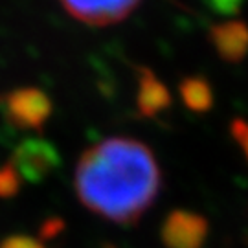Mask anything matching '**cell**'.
I'll list each match as a JSON object with an SVG mask.
<instances>
[{
  "label": "cell",
  "instance_id": "obj_1",
  "mask_svg": "<svg viewBox=\"0 0 248 248\" xmlns=\"http://www.w3.org/2000/svg\"><path fill=\"white\" fill-rule=\"evenodd\" d=\"M74 186L89 212L114 224H136L158 199L162 173L143 142L112 136L85 149Z\"/></svg>",
  "mask_w": 248,
  "mask_h": 248
},
{
  "label": "cell",
  "instance_id": "obj_2",
  "mask_svg": "<svg viewBox=\"0 0 248 248\" xmlns=\"http://www.w3.org/2000/svg\"><path fill=\"white\" fill-rule=\"evenodd\" d=\"M0 105L9 124L26 131H41L53 110L50 96L37 87L9 90L0 98Z\"/></svg>",
  "mask_w": 248,
  "mask_h": 248
},
{
  "label": "cell",
  "instance_id": "obj_3",
  "mask_svg": "<svg viewBox=\"0 0 248 248\" xmlns=\"http://www.w3.org/2000/svg\"><path fill=\"white\" fill-rule=\"evenodd\" d=\"M22 180L39 184L52 175L61 164V155L45 138H26L18 143L9 160Z\"/></svg>",
  "mask_w": 248,
  "mask_h": 248
},
{
  "label": "cell",
  "instance_id": "obj_4",
  "mask_svg": "<svg viewBox=\"0 0 248 248\" xmlns=\"http://www.w3.org/2000/svg\"><path fill=\"white\" fill-rule=\"evenodd\" d=\"M142 0H61L64 11L89 26L118 24L140 6Z\"/></svg>",
  "mask_w": 248,
  "mask_h": 248
},
{
  "label": "cell",
  "instance_id": "obj_5",
  "mask_svg": "<svg viewBox=\"0 0 248 248\" xmlns=\"http://www.w3.org/2000/svg\"><path fill=\"white\" fill-rule=\"evenodd\" d=\"M210 224L201 213L173 210L162 222V243L166 248H202Z\"/></svg>",
  "mask_w": 248,
  "mask_h": 248
},
{
  "label": "cell",
  "instance_id": "obj_6",
  "mask_svg": "<svg viewBox=\"0 0 248 248\" xmlns=\"http://www.w3.org/2000/svg\"><path fill=\"white\" fill-rule=\"evenodd\" d=\"M208 39L222 61L235 64L248 55V24L239 18L213 24L208 31Z\"/></svg>",
  "mask_w": 248,
  "mask_h": 248
},
{
  "label": "cell",
  "instance_id": "obj_7",
  "mask_svg": "<svg viewBox=\"0 0 248 248\" xmlns=\"http://www.w3.org/2000/svg\"><path fill=\"white\" fill-rule=\"evenodd\" d=\"M171 107V92L147 66H136V110L142 118H156Z\"/></svg>",
  "mask_w": 248,
  "mask_h": 248
},
{
  "label": "cell",
  "instance_id": "obj_8",
  "mask_svg": "<svg viewBox=\"0 0 248 248\" xmlns=\"http://www.w3.org/2000/svg\"><path fill=\"white\" fill-rule=\"evenodd\" d=\"M178 92H180V98H182V103L191 110V112H208L212 110L213 107V90L212 85L204 78H199V76H189V78H184L180 87H178Z\"/></svg>",
  "mask_w": 248,
  "mask_h": 248
},
{
  "label": "cell",
  "instance_id": "obj_9",
  "mask_svg": "<svg viewBox=\"0 0 248 248\" xmlns=\"http://www.w3.org/2000/svg\"><path fill=\"white\" fill-rule=\"evenodd\" d=\"M20 186H22V178L15 166L11 162L0 166V199H11L18 195Z\"/></svg>",
  "mask_w": 248,
  "mask_h": 248
},
{
  "label": "cell",
  "instance_id": "obj_10",
  "mask_svg": "<svg viewBox=\"0 0 248 248\" xmlns=\"http://www.w3.org/2000/svg\"><path fill=\"white\" fill-rule=\"evenodd\" d=\"M247 0H206V6L212 9L213 13L222 15V17H233L237 15Z\"/></svg>",
  "mask_w": 248,
  "mask_h": 248
},
{
  "label": "cell",
  "instance_id": "obj_11",
  "mask_svg": "<svg viewBox=\"0 0 248 248\" xmlns=\"http://www.w3.org/2000/svg\"><path fill=\"white\" fill-rule=\"evenodd\" d=\"M230 134L233 136V140L237 142V145H239L241 149H243V155H245V158L248 160V122L241 120V118H235V120H232Z\"/></svg>",
  "mask_w": 248,
  "mask_h": 248
},
{
  "label": "cell",
  "instance_id": "obj_12",
  "mask_svg": "<svg viewBox=\"0 0 248 248\" xmlns=\"http://www.w3.org/2000/svg\"><path fill=\"white\" fill-rule=\"evenodd\" d=\"M0 248H46L43 241L35 239V237H30V235H9L6 239H2Z\"/></svg>",
  "mask_w": 248,
  "mask_h": 248
}]
</instances>
